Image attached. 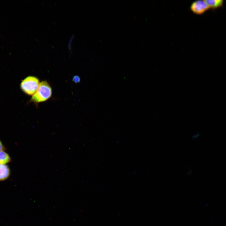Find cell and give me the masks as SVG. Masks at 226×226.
<instances>
[{
	"label": "cell",
	"instance_id": "6da1fadb",
	"mask_svg": "<svg viewBox=\"0 0 226 226\" xmlns=\"http://www.w3.org/2000/svg\"><path fill=\"white\" fill-rule=\"evenodd\" d=\"M52 95V89L49 83L46 80L40 82L35 93L32 96L30 102L36 105L48 100Z\"/></svg>",
	"mask_w": 226,
	"mask_h": 226
},
{
	"label": "cell",
	"instance_id": "7a4b0ae2",
	"mask_svg": "<svg viewBox=\"0 0 226 226\" xmlns=\"http://www.w3.org/2000/svg\"><path fill=\"white\" fill-rule=\"evenodd\" d=\"M39 78L34 76L29 75L23 79L20 83V88L26 94L32 96L36 91L40 84Z\"/></svg>",
	"mask_w": 226,
	"mask_h": 226
},
{
	"label": "cell",
	"instance_id": "3957f363",
	"mask_svg": "<svg viewBox=\"0 0 226 226\" xmlns=\"http://www.w3.org/2000/svg\"><path fill=\"white\" fill-rule=\"evenodd\" d=\"M205 2L203 0H198L193 2L191 5V11L196 14H201L209 8Z\"/></svg>",
	"mask_w": 226,
	"mask_h": 226
},
{
	"label": "cell",
	"instance_id": "277c9868",
	"mask_svg": "<svg viewBox=\"0 0 226 226\" xmlns=\"http://www.w3.org/2000/svg\"><path fill=\"white\" fill-rule=\"evenodd\" d=\"M10 170L7 164H0V181L7 180L10 175Z\"/></svg>",
	"mask_w": 226,
	"mask_h": 226
},
{
	"label": "cell",
	"instance_id": "5b68a950",
	"mask_svg": "<svg viewBox=\"0 0 226 226\" xmlns=\"http://www.w3.org/2000/svg\"><path fill=\"white\" fill-rule=\"evenodd\" d=\"M209 8H216L222 6L223 1L222 0H205Z\"/></svg>",
	"mask_w": 226,
	"mask_h": 226
},
{
	"label": "cell",
	"instance_id": "8992f818",
	"mask_svg": "<svg viewBox=\"0 0 226 226\" xmlns=\"http://www.w3.org/2000/svg\"><path fill=\"white\" fill-rule=\"evenodd\" d=\"M11 161L9 155L4 150L0 151V164H5L10 162Z\"/></svg>",
	"mask_w": 226,
	"mask_h": 226
},
{
	"label": "cell",
	"instance_id": "52a82bcc",
	"mask_svg": "<svg viewBox=\"0 0 226 226\" xmlns=\"http://www.w3.org/2000/svg\"><path fill=\"white\" fill-rule=\"evenodd\" d=\"M73 80L75 82H79L80 79L78 76H75L73 78Z\"/></svg>",
	"mask_w": 226,
	"mask_h": 226
},
{
	"label": "cell",
	"instance_id": "ba28073f",
	"mask_svg": "<svg viewBox=\"0 0 226 226\" xmlns=\"http://www.w3.org/2000/svg\"><path fill=\"white\" fill-rule=\"evenodd\" d=\"M5 147L3 143L0 140V151L5 150Z\"/></svg>",
	"mask_w": 226,
	"mask_h": 226
}]
</instances>
